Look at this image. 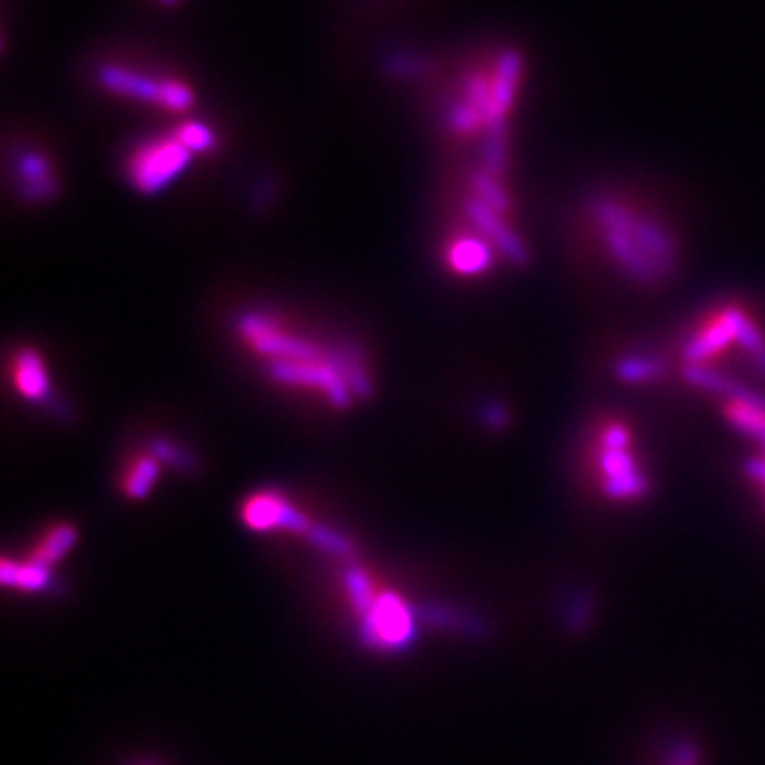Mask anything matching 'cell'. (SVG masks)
<instances>
[{
  "label": "cell",
  "instance_id": "5bb4252c",
  "mask_svg": "<svg viewBox=\"0 0 765 765\" xmlns=\"http://www.w3.org/2000/svg\"><path fill=\"white\" fill-rule=\"evenodd\" d=\"M77 539L79 534L73 523H56L39 539L36 546L30 551L29 557L43 566L54 567L60 560H64L73 551Z\"/></svg>",
  "mask_w": 765,
  "mask_h": 765
},
{
  "label": "cell",
  "instance_id": "4fadbf2b",
  "mask_svg": "<svg viewBox=\"0 0 765 765\" xmlns=\"http://www.w3.org/2000/svg\"><path fill=\"white\" fill-rule=\"evenodd\" d=\"M52 578V567L43 566L34 560H9L2 557L0 562V581L9 589L18 592H41Z\"/></svg>",
  "mask_w": 765,
  "mask_h": 765
},
{
  "label": "cell",
  "instance_id": "7c38bea8",
  "mask_svg": "<svg viewBox=\"0 0 765 765\" xmlns=\"http://www.w3.org/2000/svg\"><path fill=\"white\" fill-rule=\"evenodd\" d=\"M491 245L481 234H461L455 236L447 249V264L451 270L464 277L482 275L491 268Z\"/></svg>",
  "mask_w": 765,
  "mask_h": 765
},
{
  "label": "cell",
  "instance_id": "5b68a950",
  "mask_svg": "<svg viewBox=\"0 0 765 765\" xmlns=\"http://www.w3.org/2000/svg\"><path fill=\"white\" fill-rule=\"evenodd\" d=\"M268 374L281 385L319 390L337 408H347L355 397L340 370L334 351H328V355L307 362H270Z\"/></svg>",
  "mask_w": 765,
  "mask_h": 765
},
{
  "label": "cell",
  "instance_id": "7402d4cb",
  "mask_svg": "<svg viewBox=\"0 0 765 765\" xmlns=\"http://www.w3.org/2000/svg\"><path fill=\"white\" fill-rule=\"evenodd\" d=\"M748 475L765 489V455L764 457L753 459V461L748 464Z\"/></svg>",
  "mask_w": 765,
  "mask_h": 765
},
{
  "label": "cell",
  "instance_id": "6da1fadb",
  "mask_svg": "<svg viewBox=\"0 0 765 765\" xmlns=\"http://www.w3.org/2000/svg\"><path fill=\"white\" fill-rule=\"evenodd\" d=\"M589 209L606 252L634 281L661 284L677 270L679 243L661 222L610 196L594 199Z\"/></svg>",
  "mask_w": 765,
  "mask_h": 765
},
{
  "label": "cell",
  "instance_id": "52a82bcc",
  "mask_svg": "<svg viewBox=\"0 0 765 765\" xmlns=\"http://www.w3.org/2000/svg\"><path fill=\"white\" fill-rule=\"evenodd\" d=\"M364 627L374 647L397 649L404 647L413 636V613L402 595L379 589L364 613Z\"/></svg>",
  "mask_w": 765,
  "mask_h": 765
},
{
  "label": "cell",
  "instance_id": "30bf717a",
  "mask_svg": "<svg viewBox=\"0 0 765 765\" xmlns=\"http://www.w3.org/2000/svg\"><path fill=\"white\" fill-rule=\"evenodd\" d=\"M13 385L18 394L36 404H47L54 397V387L45 362L36 349L24 347L13 358Z\"/></svg>",
  "mask_w": 765,
  "mask_h": 765
},
{
  "label": "cell",
  "instance_id": "9c48e42d",
  "mask_svg": "<svg viewBox=\"0 0 765 765\" xmlns=\"http://www.w3.org/2000/svg\"><path fill=\"white\" fill-rule=\"evenodd\" d=\"M466 215L468 220L479 230L482 238L500 254L504 255L509 262L523 266L528 264L530 254L528 247L523 245V241L514 234V230L504 222L502 215H498L496 211H491L485 202L472 196L466 200Z\"/></svg>",
  "mask_w": 765,
  "mask_h": 765
},
{
  "label": "cell",
  "instance_id": "d6986e66",
  "mask_svg": "<svg viewBox=\"0 0 765 765\" xmlns=\"http://www.w3.org/2000/svg\"><path fill=\"white\" fill-rule=\"evenodd\" d=\"M661 370H663L661 360H657V358H645V355L627 358V360H624V362L617 366L619 376L625 379V381H629V383H645V381H651V379L661 374Z\"/></svg>",
  "mask_w": 765,
  "mask_h": 765
},
{
  "label": "cell",
  "instance_id": "3957f363",
  "mask_svg": "<svg viewBox=\"0 0 765 765\" xmlns=\"http://www.w3.org/2000/svg\"><path fill=\"white\" fill-rule=\"evenodd\" d=\"M98 84L124 98L153 103L172 114L192 109V87L172 77H149L139 71L119 64H105L98 68Z\"/></svg>",
  "mask_w": 765,
  "mask_h": 765
},
{
  "label": "cell",
  "instance_id": "ac0fdd59",
  "mask_svg": "<svg viewBox=\"0 0 765 765\" xmlns=\"http://www.w3.org/2000/svg\"><path fill=\"white\" fill-rule=\"evenodd\" d=\"M174 137L179 141L183 142L192 153H206V151H213L215 145H217V137L215 132L200 124V121H185L177 128Z\"/></svg>",
  "mask_w": 765,
  "mask_h": 765
},
{
  "label": "cell",
  "instance_id": "9a60e30c",
  "mask_svg": "<svg viewBox=\"0 0 765 765\" xmlns=\"http://www.w3.org/2000/svg\"><path fill=\"white\" fill-rule=\"evenodd\" d=\"M158 479H160V461L151 454L141 455L128 466L121 479V491L130 500H142L151 493Z\"/></svg>",
  "mask_w": 765,
  "mask_h": 765
},
{
  "label": "cell",
  "instance_id": "ffe728a7",
  "mask_svg": "<svg viewBox=\"0 0 765 765\" xmlns=\"http://www.w3.org/2000/svg\"><path fill=\"white\" fill-rule=\"evenodd\" d=\"M151 455L160 461V464H169L177 470H192L196 464V457L190 454L188 449H183L181 445L167 440V438H156L151 443Z\"/></svg>",
  "mask_w": 765,
  "mask_h": 765
},
{
  "label": "cell",
  "instance_id": "44dd1931",
  "mask_svg": "<svg viewBox=\"0 0 765 765\" xmlns=\"http://www.w3.org/2000/svg\"><path fill=\"white\" fill-rule=\"evenodd\" d=\"M485 422L491 427L507 424V411L502 406H487L485 408Z\"/></svg>",
  "mask_w": 765,
  "mask_h": 765
},
{
  "label": "cell",
  "instance_id": "7a4b0ae2",
  "mask_svg": "<svg viewBox=\"0 0 765 765\" xmlns=\"http://www.w3.org/2000/svg\"><path fill=\"white\" fill-rule=\"evenodd\" d=\"M192 151L177 137L142 142L126 164L128 181L142 194H160L170 188L192 162Z\"/></svg>",
  "mask_w": 765,
  "mask_h": 765
},
{
  "label": "cell",
  "instance_id": "ba28073f",
  "mask_svg": "<svg viewBox=\"0 0 765 765\" xmlns=\"http://www.w3.org/2000/svg\"><path fill=\"white\" fill-rule=\"evenodd\" d=\"M740 307H723L691 334L684 342V360L689 366H704L712 358H719L737 339Z\"/></svg>",
  "mask_w": 765,
  "mask_h": 765
},
{
  "label": "cell",
  "instance_id": "8fae6325",
  "mask_svg": "<svg viewBox=\"0 0 765 765\" xmlns=\"http://www.w3.org/2000/svg\"><path fill=\"white\" fill-rule=\"evenodd\" d=\"M20 194L29 202H45L54 199L57 192V181L52 172L50 160L39 151H24L15 162Z\"/></svg>",
  "mask_w": 765,
  "mask_h": 765
},
{
  "label": "cell",
  "instance_id": "e0dca14e",
  "mask_svg": "<svg viewBox=\"0 0 765 765\" xmlns=\"http://www.w3.org/2000/svg\"><path fill=\"white\" fill-rule=\"evenodd\" d=\"M472 185H475V192H477V199L485 202L491 211H496L498 215L507 217L509 215L510 199L509 194L502 190V185L498 183L496 177L487 174L485 170H479L475 177H472Z\"/></svg>",
  "mask_w": 765,
  "mask_h": 765
},
{
  "label": "cell",
  "instance_id": "8992f818",
  "mask_svg": "<svg viewBox=\"0 0 765 765\" xmlns=\"http://www.w3.org/2000/svg\"><path fill=\"white\" fill-rule=\"evenodd\" d=\"M241 521L252 532H291L302 534L311 539L315 532V523L311 519L294 507V502L279 493V491H255L243 507H241Z\"/></svg>",
  "mask_w": 765,
  "mask_h": 765
},
{
  "label": "cell",
  "instance_id": "2e32d148",
  "mask_svg": "<svg viewBox=\"0 0 765 765\" xmlns=\"http://www.w3.org/2000/svg\"><path fill=\"white\" fill-rule=\"evenodd\" d=\"M334 353H337L340 370H342L353 396L362 397V400L372 396L374 385H372L369 370L364 366L360 353L353 347H339V349H334Z\"/></svg>",
  "mask_w": 765,
  "mask_h": 765
},
{
  "label": "cell",
  "instance_id": "277c9868",
  "mask_svg": "<svg viewBox=\"0 0 765 765\" xmlns=\"http://www.w3.org/2000/svg\"><path fill=\"white\" fill-rule=\"evenodd\" d=\"M236 332L255 353L270 358L273 362H307L328 355L323 347L287 332L281 323L266 312H243L236 319Z\"/></svg>",
  "mask_w": 765,
  "mask_h": 765
}]
</instances>
